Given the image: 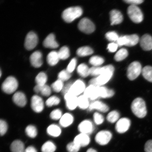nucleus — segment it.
<instances>
[{"mask_svg":"<svg viewBox=\"0 0 152 152\" xmlns=\"http://www.w3.org/2000/svg\"><path fill=\"white\" fill-rule=\"evenodd\" d=\"M141 64L137 61H134L131 63L127 70V77L131 80L136 79L142 72Z\"/></svg>","mask_w":152,"mask_h":152,"instance_id":"nucleus-5","label":"nucleus"},{"mask_svg":"<svg viewBox=\"0 0 152 152\" xmlns=\"http://www.w3.org/2000/svg\"><path fill=\"white\" fill-rule=\"evenodd\" d=\"M99 86L93 85H90L86 88L84 92V95L88 99L94 100L99 97Z\"/></svg>","mask_w":152,"mask_h":152,"instance_id":"nucleus-14","label":"nucleus"},{"mask_svg":"<svg viewBox=\"0 0 152 152\" xmlns=\"http://www.w3.org/2000/svg\"><path fill=\"white\" fill-rule=\"evenodd\" d=\"M58 52L60 59L66 60L70 56L69 49L66 46L61 47Z\"/></svg>","mask_w":152,"mask_h":152,"instance_id":"nucleus-37","label":"nucleus"},{"mask_svg":"<svg viewBox=\"0 0 152 152\" xmlns=\"http://www.w3.org/2000/svg\"><path fill=\"white\" fill-rule=\"evenodd\" d=\"M77 71L78 74L83 77H86L90 75V68L84 64H81L78 66Z\"/></svg>","mask_w":152,"mask_h":152,"instance_id":"nucleus-29","label":"nucleus"},{"mask_svg":"<svg viewBox=\"0 0 152 152\" xmlns=\"http://www.w3.org/2000/svg\"><path fill=\"white\" fill-rule=\"evenodd\" d=\"M131 109L133 113L139 118H143L147 115L145 102L141 98H136L133 100Z\"/></svg>","mask_w":152,"mask_h":152,"instance_id":"nucleus-2","label":"nucleus"},{"mask_svg":"<svg viewBox=\"0 0 152 152\" xmlns=\"http://www.w3.org/2000/svg\"><path fill=\"white\" fill-rule=\"evenodd\" d=\"M94 122L97 125L101 124L104 121V118L101 114L98 113H95L94 115Z\"/></svg>","mask_w":152,"mask_h":152,"instance_id":"nucleus-47","label":"nucleus"},{"mask_svg":"<svg viewBox=\"0 0 152 152\" xmlns=\"http://www.w3.org/2000/svg\"><path fill=\"white\" fill-rule=\"evenodd\" d=\"M62 116V111L58 109L53 110L51 112L50 115L51 118L55 120L60 119Z\"/></svg>","mask_w":152,"mask_h":152,"instance_id":"nucleus-45","label":"nucleus"},{"mask_svg":"<svg viewBox=\"0 0 152 152\" xmlns=\"http://www.w3.org/2000/svg\"><path fill=\"white\" fill-rule=\"evenodd\" d=\"M85 89L84 83L81 80H77L73 83L69 92L77 96L84 92Z\"/></svg>","mask_w":152,"mask_h":152,"instance_id":"nucleus-12","label":"nucleus"},{"mask_svg":"<svg viewBox=\"0 0 152 152\" xmlns=\"http://www.w3.org/2000/svg\"><path fill=\"white\" fill-rule=\"evenodd\" d=\"M128 55L126 49L122 48L119 50L115 55L114 58L117 61H120L126 58Z\"/></svg>","mask_w":152,"mask_h":152,"instance_id":"nucleus-36","label":"nucleus"},{"mask_svg":"<svg viewBox=\"0 0 152 152\" xmlns=\"http://www.w3.org/2000/svg\"><path fill=\"white\" fill-rule=\"evenodd\" d=\"M26 134L31 138H34L37 136V128L35 126L32 125H28L26 129Z\"/></svg>","mask_w":152,"mask_h":152,"instance_id":"nucleus-40","label":"nucleus"},{"mask_svg":"<svg viewBox=\"0 0 152 152\" xmlns=\"http://www.w3.org/2000/svg\"><path fill=\"white\" fill-rule=\"evenodd\" d=\"M73 142L80 147H85L90 143V139L88 134L81 133L76 136Z\"/></svg>","mask_w":152,"mask_h":152,"instance_id":"nucleus-17","label":"nucleus"},{"mask_svg":"<svg viewBox=\"0 0 152 152\" xmlns=\"http://www.w3.org/2000/svg\"><path fill=\"white\" fill-rule=\"evenodd\" d=\"M18 83L16 79L12 76L7 78L1 85L2 90L6 94H11L18 88Z\"/></svg>","mask_w":152,"mask_h":152,"instance_id":"nucleus-4","label":"nucleus"},{"mask_svg":"<svg viewBox=\"0 0 152 152\" xmlns=\"http://www.w3.org/2000/svg\"><path fill=\"white\" fill-rule=\"evenodd\" d=\"M47 76L46 74L41 72L37 75L35 78V82L37 85L43 86L45 84L47 81Z\"/></svg>","mask_w":152,"mask_h":152,"instance_id":"nucleus-35","label":"nucleus"},{"mask_svg":"<svg viewBox=\"0 0 152 152\" xmlns=\"http://www.w3.org/2000/svg\"><path fill=\"white\" fill-rule=\"evenodd\" d=\"M94 129L92 122L87 120L82 121L78 126V130L81 133L88 135L92 133Z\"/></svg>","mask_w":152,"mask_h":152,"instance_id":"nucleus-15","label":"nucleus"},{"mask_svg":"<svg viewBox=\"0 0 152 152\" xmlns=\"http://www.w3.org/2000/svg\"><path fill=\"white\" fill-rule=\"evenodd\" d=\"M99 97L107 98L112 97L115 94L113 90L106 88L105 87L99 86Z\"/></svg>","mask_w":152,"mask_h":152,"instance_id":"nucleus-25","label":"nucleus"},{"mask_svg":"<svg viewBox=\"0 0 152 152\" xmlns=\"http://www.w3.org/2000/svg\"><path fill=\"white\" fill-rule=\"evenodd\" d=\"M38 42V38L37 34L33 31H30L26 36L24 46L27 50H31L35 48Z\"/></svg>","mask_w":152,"mask_h":152,"instance_id":"nucleus-9","label":"nucleus"},{"mask_svg":"<svg viewBox=\"0 0 152 152\" xmlns=\"http://www.w3.org/2000/svg\"><path fill=\"white\" fill-rule=\"evenodd\" d=\"M31 65L35 68H39L42 65V54L39 51H37L32 53L30 57Z\"/></svg>","mask_w":152,"mask_h":152,"instance_id":"nucleus-16","label":"nucleus"},{"mask_svg":"<svg viewBox=\"0 0 152 152\" xmlns=\"http://www.w3.org/2000/svg\"><path fill=\"white\" fill-rule=\"evenodd\" d=\"M131 125L130 119L126 118H123L119 120L116 124L115 129L117 132L123 134L128 131Z\"/></svg>","mask_w":152,"mask_h":152,"instance_id":"nucleus-10","label":"nucleus"},{"mask_svg":"<svg viewBox=\"0 0 152 152\" xmlns=\"http://www.w3.org/2000/svg\"><path fill=\"white\" fill-rule=\"evenodd\" d=\"M118 47V45L117 43H111L108 45L107 49L110 52H115L117 50Z\"/></svg>","mask_w":152,"mask_h":152,"instance_id":"nucleus-52","label":"nucleus"},{"mask_svg":"<svg viewBox=\"0 0 152 152\" xmlns=\"http://www.w3.org/2000/svg\"><path fill=\"white\" fill-rule=\"evenodd\" d=\"M25 152H37L35 147L33 146H29L25 149Z\"/></svg>","mask_w":152,"mask_h":152,"instance_id":"nucleus-56","label":"nucleus"},{"mask_svg":"<svg viewBox=\"0 0 152 152\" xmlns=\"http://www.w3.org/2000/svg\"><path fill=\"white\" fill-rule=\"evenodd\" d=\"M80 148L74 142H70L66 146V149L69 152H78Z\"/></svg>","mask_w":152,"mask_h":152,"instance_id":"nucleus-44","label":"nucleus"},{"mask_svg":"<svg viewBox=\"0 0 152 152\" xmlns=\"http://www.w3.org/2000/svg\"><path fill=\"white\" fill-rule=\"evenodd\" d=\"M112 137V134L109 131L102 130L97 133L95 139L97 143L104 145L109 143Z\"/></svg>","mask_w":152,"mask_h":152,"instance_id":"nucleus-8","label":"nucleus"},{"mask_svg":"<svg viewBox=\"0 0 152 152\" xmlns=\"http://www.w3.org/2000/svg\"><path fill=\"white\" fill-rule=\"evenodd\" d=\"M129 18L133 22L140 23L143 19V15L141 10L136 5H131L127 10Z\"/></svg>","mask_w":152,"mask_h":152,"instance_id":"nucleus-6","label":"nucleus"},{"mask_svg":"<svg viewBox=\"0 0 152 152\" xmlns=\"http://www.w3.org/2000/svg\"></svg>","mask_w":152,"mask_h":152,"instance_id":"nucleus-58","label":"nucleus"},{"mask_svg":"<svg viewBox=\"0 0 152 152\" xmlns=\"http://www.w3.org/2000/svg\"><path fill=\"white\" fill-rule=\"evenodd\" d=\"M51 86L53 90L55 92H59L62 91L64 88V82L58 79L53 83Z\"/></svg>","mask_w":152,"mask_h":152,"instance_id":"nucleus-42","label":"nucleus"},{"mask_svg":"<svg viewBox=\"0 0 152 152\" xmlns=\"http://www.w3.org/2000/svg\"><path fill=\"white\" fill-rule=\"evenodd\" d=\"M127 44L126 46H133L137 44L139 41L138 36L136 34L130 35H126Z\"/></svg>","mask_w":152,"mask_h":152,"instance_id":"nucleus-33","label":"nucleus"},{"mask_svg":"<svg viewBox=\"0 0 152 152\" xmlns=\"http://www.w3.org/2000/svg\"><path fill=\"white\" fill-rule=\"evenodd\" d=\"M71 77V73H69L66 69L61 71L58 75V79L63 82L68 80Z\"/></svg>","mask_w":152,"mask_h":152,"instance_id":"nucleus-43","label":"nucleus"},{"mask_svg":"<svg viewBox=\"0 0 152 152\" xmlns=\"http://www.w3.org/2000/svg\"><path fill=\"white\" fill-rule=\"evenodd\" d=\"M56 150V146L53 142L47 141L43 144L41 148L42 152H54Z\"/></svg>","mask_w":152,"mask_h":152,"instance_id":"nucleus-34","label":"nucleus"},{"mask_svg":"<svg viewBox=\"0 0 152 152\" xmlns=\"http://www.w3.org/2000/svg\"><path fill=\"white\" fill-rule=\"evenodd\" d=\"M124 1L127 3L134 5L140 4L144 1L142 0H125Z\"/></svg>","mask_w":152,"mask_h":152,"instance_id":"nucleus-55","label":"nucleus"},{"mask_svg":"<svg viewBox=\"0 0 152 152\" xmlns=\"http://www.w3.org/2000/svg\"><path fill=\"white\" fill-rule=\"evenodd\" d=\"M7 124L4 121L1 120L0 121V134L1 136L4 135L7 130Z\"/></svg>","mask_w":152,"mask_h":152,"instance_id":"nucleus-50","label":"nucleus"},{"mask_svg":"<svg viewBox=\"0 0 152 152\" xmlns=\"http://www.w3.org/2000/svg\"><path fill=\"white\" fill-rule=\"evenodd\" d=\"M47 131L48 134L54 137L59 136L61 132L60 127L56 124L50 125L47 128Z\"/></svg>","mask_w":152,"mask_h":152,"instance_id":"nucleus-28","label":"nucleus"},{"mask_svg":"<svg viewBox=\"0 0 152 152\" xmlns=\"http://www.w3.org/2000/svg\"><path fill=\"white\" fill-rule=\"evenodd\" d=\"M114 68L113 66L109 65L102 67L101 75L93 78L89 81L90 85L96 86H102L107 83L111 79L113 75Z\"/></svg>","mask_w":152,"mask_h":152,"instance_id":"nucleus-1","label":"nucleus"},{"mask_svg":"<svg viewBox=\"0 0 152 152\" xmlns=\"http://www.w3.org/2000/svg\"><path fill=\"white\" fill-rule=\"evenodd\" d=\"M105 37L108 40L112 42L117 41L119 38L118 35L115 31L108 32L106 34Z\"/></svg>","mask_w":152,"mask_h":152,"instance_id":"nucleus-46","label":"nucleus"},{"mask_svg":"<svg viewBox=\"0 0 152 152\" xmlns=\"http://www.w3.org/2000/svg\"><path fill=\"white\" fill-rule=\"evenodd\" d=\"M34 91L37 93H40L42 96H50L51 94L50 87L46 85L43 86L36 85L34 87Z\"/></svg>","mask_w":152,"mask_h":152,"instance_id":"nucleus-23","label":"nucleus"},{"mask_svg":"<svg viewBox=\"0 0 152 152\" xmlns=\"http://www.w3.org/2000/svg\"><path fill=\"white\" fill-rule=\"evenodd\" d=\"M94 53V50L90 47L85 46L80 48L77 51V54L80 56L83 57L90 56Z\"/></svg>","mask_w":152,"mask_h":152,"instance_id":"nucleus-31","label":"nucleus"},{"mask_svg":"<svg viewBox=\"0 0 152 152\" xmlns=\"http://www.w3.org/2000/svg\"><path fill=\"white\" fill-rule=\"evenodd\" d=\"M64 98L68 109L73 110L78 106V97L75 95L68 92L64 95Z\"/></svg>","mask_w":152,"mask_h":152,"instance_id":"nucleus-13","label":"nucleus"},{"mask_svg":"<svg viewBox=\"0 0 152 152\" xmlns=\"http://www.w3.org/2000/svg\"><path fill=\"white\" fill-rule=\"evenodd\" d=\"M117 43L118 46H121L123 45H126L127 44V39L126 36H123L119 37L117 41Z\"/></svg>","mask_w":152,"mask_h":152,"instance_id":"nucleus-51","label":"nucleus"},{"mask_svg":"<svg viewBox=\"0 0 152 152\" xmlns=\"http://www.w3.org/2000/svg\"><path fill=\"white\" fill-rule=\"evenodd\" d=\"M104 60L102 57L94 56L91 57L89 60V63L94 66H98L103 64Z\"/></svg>","mask_w":152,"mask_h":152,"instance_id":"nucleus-39","label":"nucleus"},{"mask_svg":"<svg viewBox=\"0 0 152 152\" xmlns=\"http://www.w3.org/2000/svg\"><path fill=\"white\" fill-rule=\"evenodd\" d=\"M60 100L58 97L53 96L48 99L45 102L48 107H52L53 106L57 105L60 103Z\"/></svg>","mask_w":152,"mask_h":152,"instance_id":"nucleus-41","label":"nucleus"},{"mask_svg":"<svg viewBox=\"0 0 152 152\" xmlns=\"http://www.w3.org/2000/svg\"><path fill=\"white\" fill-rule=\"evenodd\" d=\"M145 152H152V140H150L146 142L144 147Z\"/></svg>","mask_w":152,"mask_h":152,"instance_id":"nucleus-54","label":"nucleus"},{"mask_svg":"<svg viewBox=\"0 0 152 152\" xmlns=\"http://www.w3.org/2000/svg\"><path fill=\"white\" fill-rule=\"evenodd\" d=\"M110 20L111 25L119 24L122 22L123 16L118 10H113L110 12Z\"/></svg>","mask_w":152,"mask_h":152,"instance_id":"nucleus-22","label":"nucleus"},{"mask_svg":"<svg viewBox=\"0 0 152 152\" xmlns=\"http://www.w3.org/2000/svg\"><path fill=\"white\" fill-rule=\"evenodd\" d=\"M96 109L102 113H105L109 111V108L105 104L99 101H96L92 102L89 106V111Z\"/></svg>","mask_w":152,"mask_h":152,"instance_id":"nucleus-20","label":"nucleus"},{"mask_svg":"<svg viewBox=\"0 0 152 152\" xmlns=\"http://www.w3.org/2000/svg\"><path fill=\"white\" fill-rule=\"evenodd\" d=\"M73 121V116L71 114L66 113L63 115L60 119V124L62 126L65 128L71 125Z\"/></svg>","mask_w":152,"mask_h":152,"instance_id":"nucleus-24","label":"nucleus"},{"mask_svg":"<svg viewBox=\"0 0 152 152\" xmlns=\"http://www.w3.org/2000/svg\"><path fill=\"white\" fill-rule=\"evenodd\" d=\"M12 100L15 104L21 107H24L27 103L25 95L21 92L15 93L12 97Z\"/></svg>","mask_w":152,"mask_h":152,"instance_id":"nucleus-18","label":"nucleus"},{"mask_svg":"<svg viewBox=\"0 0 152 152\" xmlns=\"http://www.w3.org/2000/svg\"><path fill=\"white\" fill-rule=\"evenodd\" d=\"M60 60L58 52L53 51L49 53L47 56V60L48 63L50 66L56 65Z\"/></svg>","mask_w":152,"mask_h":152,"instance_id":"nucleus-26","label":"nucleus"},{"mask_svg":"<svg viewBox=\"0 0 152 152\" xmlns=\"http://www.w3.org/2000/svg\"><path fill=\"white\" fill-rule=\"evenodd\" d=\"M90 106L88 98L85 95H81L78 97V106L81 109L84 110Z\"/></svg>","mask_w":152,"mask_h":152,"instance_id":"nucleus-30","label":"nucleus"},{"mask_svg":"<svg viewBox=\"0 0 152 152\" xmlns=\"http://www.w3.org/2000/svg\"><path fill=\"white\" fill-rule=\"evenodd\" d=\"M140 45L144 50L149 51L152 49V37L148 34L142 36L140 40Z\"/></svg>","mask_w":152,"mask_h":152,"instance_id":"nucleus-19","label":"nucleus"},{"mask_svg":"<svg viewBox=\"0 0 152 152\" xmlns=\"http://www.w3.org/2000/svg\"><path fill=\"white\" fill-rule=\"evenodd\" d=\"M77 61L76 58H72L67 66L66 70L70 73H71L75 70L77 64Z\"/></svg>","mask_w":152,"mask_h":152,"instance_id":"nucleus-49","label":"nucleus"},{"mask_svg":"<svg viewBox=\"0 0 152 152\" xmlns=\"http://www.w3.org/2000/svg\"><path fill=\"white\" fill-rule=\"evenodd\" d=\"M102 67L93 66L90 68V75L94 76H99L101 75Z\"/></svg>","mask_w":152,"mask_h":152,"instance_id":"nucleus-48","label":"nucleus"},{"mask_svg":"<svg viewBox=\"0 0 152 152\" xmlns=\"http://www.w3.org/2000/svg\"><path fill=\"white\" fill-rule=\"evenodd\" d=\"M10 149L12 152H25L24 144L20 140H16L11 144Z\"/></svg>","mask_w":152,"mask_h":152,"instance_id":"nucleus-27","label":"nucleus"},{"mask_svg":"<svg viewBox=\"0 0 152 152\" xmlns=\"http://www.w3.org/2000/svg\"><path fill=\"white\" fill-rule=\"evenodd\" d=\"M83 14V10L79 7H68L63 11L62 14L63 19L65 22L71 23Z\"/></svg>","mask_w":152,"mask_h":152,"instance_id":"nucleus-3","label":"nucleus"},{"mask_svg":"<svg viewBox=\"0 0 152 152\" xmlns=\"http://www.w3.org/2000/svg\"><path fill=\"white\" fill-rule=\"evenodd\" d=\"M86 152H97L96 151V150H95L94 149H92V148H90L88 150H87Z\"/></svg>","mask_w":152,"mask_h":152,"instance_id":"nucleus-57","label":"nucleus"},{"mask_svg":"<svg viewBox=\"0 0 152 152\" xmlns=\"http://www.w3.org/2000/svg\"><path fill=\"white\" fill-rule=\"evenodd\" d=\"M73 83H72V82H70L66 83L65 86H64L62 91V94L64 96L69 92L70 89L71 88L72 85L73 84Z\"/></svg>","mask_w":152,"mask_h":152,"instance_id":"nucleus-53","label":"nucleus"},{"mask_svg":"<svg viewBox=\"0 0 152 152\" xmlns=\"http://www.w3.org/2000/svg\"><path fill=\"white\" fill-rule=\"evenodd\" d=\"M120 117L119 113L118 112L115 110L110 112L108 114L107 119L108 121L112 123H115L118 121Z\"/></svg>","mask_w":152,"mask_h":152,"instance_id":"nucleus-38","label":"nucleus"},{"mask_svg":"<svg viewBox=\"0 0 152 152\" xmlns=\"http://www.w3.org/2000/svg\"><path fill=\"white\" fill-rule=\"evenodd\" d=\"M31 107L36 113H40L42 112L44 108L42 98L37 95H34L31 99Z\"/></svg>","mask_w":152,"mask_h":152,"instance_id":"nucleus-11","label":"nucleus"},{"mask_svg":"<svg viewBox=\"0 0 152 152\" xmlns=\"http://www.w3.org/2000/svg\"><path fill=\"white\" fill-rule=\"evenodd\" d=\"M44 47L50 48H56L58 47V44L56 40V37L53 34H50L45 38L43 41Z\"/></svg>","mask_w":152,"mask_h":152,"instance_id":"nucleus-21","label":"nucleus"},{"mask_svg":"<svg viewBox=\"0 0 152 152\" xmlns=\"http://www.w3.org/2000/svg\"><path fill=\"white\" fill-rule=\"evenodd\" d=\"M142 73L144 78L148 81L152 83V66H145L142 68Z\"/></svg>","mask_w":152,"mask_h":152,"instance_id":"nucleus-32","label":"nucleus"},{"mask_svg":"<svg viewBox=\"0 0 152 152\" xmlns=\"http://www.w3.org/2000/svg\"><path fill=\"white\" fill-rule=\"evenodd\" d=\"M79 29L86 34H91L94 32L95 29L94 24L89 19L85 18L80 20L78 24Z\"/></svg>","mask_w":152,"mask_h":152,"instance_id":"nucleus-7","label":"nucleus"}]
</instances>
